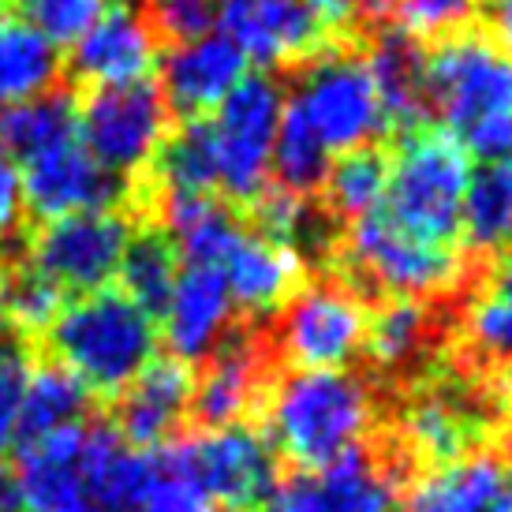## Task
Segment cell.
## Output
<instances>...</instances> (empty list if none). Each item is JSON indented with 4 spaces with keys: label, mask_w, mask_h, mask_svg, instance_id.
<instances>
[{
    "label": "cell",
    "mask_w": 512,
    "mask_h": 512,
    "mask_svg": "<svg viewBox=\"0 0 512 512\" xmlns=\"http://www.w3.org/2000/svg\"><path fill=\"white\" fill-rule=\"evenodd\" d=\"M258 412L273 453L299 471H322L363 449L378 427V393L352 370H288L270 382Z\"/></svg>",
    "instance_id": "1"
},
{
    "label": "cell",
    "mask_w": 512,
    "mask_h": 512,
    "mask_svg": "<svg viewBox=\"0 0 512 512\" xmlns=\"http://www.w3.org/2000/svg\"><path fill=\"white\" fill-rule=\"evenodd\" d=\"M42 337L53 363L75 374L90 397L116 400L157 356V318L120 288L68 299Z\"/></svg>",
    "instance_id": "2"
},
{
    "label": "cell",
    "mask_w": 512,
    "mask_h": 512,
    "mask_svg": "<svg viewBox=\"0 0 512 512\" xmlns=\"http://www.w3.org/2000/svg\"><path fill=\"white\" fill-rule=\"evenodd\" d=\"M468 180L471 157L460 139L453 131L427 124L400 135L389 150V184L378 210L419 240L456 247Z\"/></svg>",
    "instance_id": "3"
},
{
    "label": "cell",
    "mask_w": 512,
    "mask_h": 512,
    "mask_svg": "<svg viewBox=\"0 0 512 512\" xmlns=\"http://www.w3.org/2000/svg\"><path fill=\"white\" fill-rule=\"evenodd\" d=\"M337 281L363 292L382 296H412V299H445L468 281V258L460 247L427 243L393 225L382 210L359 217L344 228L333 247Z\"/></svg>",
    "instance_id": "4"
},
{
    "label": "cell",
    "mask_w": 512,
    "mask_h": 512,
    "mask_svg": "<svg viewBox=\"0 0 512 512\" xmlns=\"http://www.w3.org/2000/svg\"><path fill=\"white\" fill-rule=\"evenodd\" d=\"M359 42H333L314 53L296 68V90L285 98L329 157L374 146V139L389 135Z\"/></svg>",
    "instance_id": "5"
},
{
    "label": "cell",
    "mask_w": 512,
    "mask_h": 512,
    "mask_svg": "<svg viewBox=\"0 0 512 512\" xmlns=\"http://www.w3.org/2000/svg\"><path fill=\"white\" fill-rule=\"evenodd\" d=\"M172 131V113L154 79L94 86L75 98V135L101 169L120 180H143Z\"/></svg>",
    "instance_id": "6"
},
{
    "label": "cell",
    "mask_w": 512,
    "mask_h": 512,
    "mask_svg": "<svg viewBox=\"0 0 512 512\" xmlns=\"http://www.w3.org/2000/svg\"><path fill=\"white\" fill-rule=\"evenodd\" d=\"M501 423L494 393L479 382H468L453 370H441L419 382L397 419V456L449 464L483 449L486 434Z\"/></svg>",
    "instance_id": "7"
},
{
    "label": "cell",
    "mask_w": 512,
    "mask_h": 512,
    "mask_svg": "<svg viewBox=\"0 0 512 512\" xmlns=\"http://www.w3.org/2000/svg\"><path fill=\"white\" fill-rule=\"evenodd\" d=\"M281 116H285V90L266 72H247L240 86L210 113L217 191L236 210H243L270 184V157L281 131Z\"/></svg>",
    "instance_id": "8"
},
{
    "label": "cell",
    "mask_w": 512,
    "mask_h": 512,
    "mask_svg": "<svg viewBox=\"0 0 512 512\" xmlns=\"http://www.w3.org/2000/svg\"><path fill=\"white\" fill-rule=\"evenodd\" d=\"M161 460L191 479L221 512H251L281 483L277 453L266 434L247 423L169 441L161 445Z\"/></svg>",
    "instance_id": "9"
},
{
    "label": "cell",
    "mask_w": 512,
    "mask_h": 512,
    "mask_svg": "<svg viewBox=\"0 0 512 512\" xmlns=\"http://www.w3.org/2000/svg\"><path fill=\"white\" fill-rule=\"evenodd\" d=\"M427 105L438 128L468 131L486 116L512 113V57L479 23L427 49Z\"/></svg>",
    "instance_id": "10"
},
{
    "label": "cell",
    "mask_w": 512,
    "mask_h": 512,
    "mask_svg": "<svg viewBox=\"0 0 512 512\" xmlns=\"http://www.w3.org/2000/svg\"><path fill=\"white\" fill-rule=\"evenodd\" d=\"M131 210H94L42 221L27 243V262L68 296H90L116 281L135 228Z\"/></svg>",
    "instance_id": "11"
},
{
    "label": "cell",
    "mask_w": 512,
    "mask_h": 512,
    "mask_svg": "<svg viewBox=\"0 0 512 512\" xmlns=\"http://www.w3.org/2000/svg\"><path fill=\"white\" fill-rule=\"evenodd\" d=\"M370 307L356 288L329 277L303 285L277 322V352L292 370H348L367 344Z\"/></svg>",
    "instance_id": "12"
},
{
    "label": "cell",
    "mask_w": 512,
    "mask_h": 512,
    "mask_svg": "<svg viewBox=\"0 0 512 512\" xmlns=\"http://www.w3.org/2000/svg\"><path fill=\"white\" fill-rule=\"evenodd\" d=\"M19 187H23V210L34 221H57V217L94 214V210L135 214V184L101 169L79 139L57 143L19 161Z\"/></svg>",
    "instance_id": "13"
},
{
    "label": "cell",
    "mask_w": 512,
    "mask_h": 512,
    "mask_svg": "<svg viewBox=\"0 0 512 512\" xmlns=\"http://www.w3.org/2000/svg\"><path fill=\"white\" fill-rule=\"evenodd\" d=\"M397 456L348 453L322 471H299L277 483L251 512H397Z\"/></svg>",
    "instance_id": "14"
},
{
    "label": "cell",
    "mask_w": 512,
    "mask_h": 512,
    "mask_svg": "<svg viewBox=\"0 0 512 512\" xmlns=\"http://www.w3.org/2000/svg\"><path fill=\"white\" fill-rule=\"evenodd\" d=\"M217 27L247 64H258L266 75L303 68L314 53L333 45L307 0H217Z\"/></svg>",
    "instance_id": "15"
},
{
    "label": "cell",
    "mask_w": 512,
    "mask_h": 512,
    "mask_svg": "<svg viewBox=\"0 0 512 512\" xmlns=\"http://www.w3.org/2000/svg\"><path fill=\"white\" fill-rule=\"evenodd\" d=\"M266 389H270V344L262 341L255 326L232 329L221 348L206 359V370L195 378L191 419L202 430L236 427L262 408Z\"/></svg>",
    "instance_id": "16"
},
{
    "label": "cell",
    "mask_w": 512,
    "mask_h": 512,
    "mask_svg": "<svg viewBox=\"0 0 512 512\" xmlns=\"http://www.w3.org/2000/svg\"><path fill=\"white\" fill-rule=\"evenodd\" d=\"M161 42L146 23L143 8L135 4H109L94 27L72 45L64 72L86 90L94 86H128L143 83L157 72Z\"/></svg>",
    "instance_id": "17"
},
{
    "label": "cell",
    "mask_w": 512,
    "mask_h": 512,
    "mask_svg": "<svg viewBox=\"0 0 512 512\" xmlns=\"http://www.w3.org/2000/svg\"><path fill=\"white\" fill-rule=\"evenodd\" d=\"M157 86L165 94L172 120H199L210 116L221 101L240 86L251 64L221 30H210L195 42L172 45L157 60Z\"/></svg>",
    "instance_id": "18"
},
{
    "label": "cell",
    "mask_w": 512,
    "mask_h": 512,
    "mask_svg": "<svg viewBox=\"0 0 512 512\" xmlns=\"http://www.w3.org/2000/svg\"><path fill=\"white\" fill-rule=\"evenodd\" d=\"M191 393H195L191 363L176 356H154L116 397V434L146 453L169 445L176 427L191 415Z\"/></svg>",
    "instance_id": "19"
},
{
    "label": "cell",
    "mask_w": 512,
    "mask_h": 512,
    "mask_svg": "<svg viewBox=\"0 0 512 512\" xmlns=\"http://www.w3.org/2000/svg\"><path fill=\"white\" fill-rule=\"evenodd\" d=\"M367 72L378 90L385 131L408 135L430 124L427 105V45L408 38L400 27L382 23L370 30L367 45L359 42Z\"/></svg>",
    "instance_id": "20"
},
{
    "label": "cell",
    "mask_w": 512,
    "mask_h": 512,
    "mask_svg": "<svg viewBox=\"0 0 512 512\" xmlns=\"http://www.w3.org/2000/svg\"><path fill=\"white\" fill-rule=\"evenodd\" d=\"M232 296L225 277L214 266H187L176 277L169 303L161 311V333L169 341V356L184 363H202L221 348L232 333Z\"/></svg>",
    "instance_id": "21"
},
{
    "label": "cell",
    "mask_w": 512,
    "mask_h": 512,
    "mask_svg": "<svg viewBox=\"0 0 512 512\" xmlns=\"http://www.w3.org/2000/svg\"><path fill=\"white\" fill-rule=\"evenodd\" d=\"M221 277L232 296V307L247 314L251 322H262L285 311L288 299L303 288L307 258L258 232H243L240 243L221 262Z\"/></svg>",
    "instance_id": "22"
},
{
    "label": "cell",
    "mask_w": 512,
    "mask_h": 512,
    "mask_svg": "<svg viewBox=\"0 0 512 512\" xmlns=\"http://www.w3.org/2000/svg\"><path fill=\"white\" fill-rule=\"evenodd\" d=\"M509 501V468L494 453L479 449L415 475L400 512H501Z\"/></svg>",
    "instance_id": "23"
},
{
    "label": "cell",
    "mask_w": 512,
    "mask_h": 512,
    "mask_svg": "<svg viewBox=\"0 0 512 512\" xmlns=\"http://www.w3.org/2000/svg\"><path fill=\"white\" fill-rule=\"evenodd\" d=\"M83 427L57 430L49 438L19 445L15 475H19V490H23V512H105L90 498L83 475H79Z\"/></svg>",
    "instance_id": "24"
},
{
    "label": "cell",
    "mask_w": 512,
    "mask_h": 512,
    "mask_svg": "<svg viewBox=\"0 0 512 512\" xmlns=\"http://www.w3.org/2000/svg\"><path fill=\"white\" fill-rule=\"evenodd\" d=\"M157 449H135L116 434L109 423H90L83 427L79 445V475H83L90 498L105 512H131L150 483L157 479Z\"/></svg>",
    "instance_id": "25"
},
{
    "label": "cell",
    "mask_w": 512,
    "mask_h": 512,
    "mask_svg": "<svg viewBox=\"0 0 512 512\" xmlns=\"http://www.w3.org/2000/svg\"><path fill=\"white\" fill-rule=\"evenodd\" d=\"M441 329H445V322H441L438 307L430 299L385 296L370 311L363 352L378 370L400 374V370L415 367V363H423L430 356Z\"/></svg>",
    "instance_id": "26"
},
{
    "label": "cell",
    "mask_w": 512,
    "mask_h": 512,
    "mask_svg": "<svg viewBox=\"0 0 512 512\" xmlns=\"http://www.w3.org/2000/svg\"><path fill=\"white\" fill-rule=\"evenodd\" d=\"M64 79V57L45 34L19 15L0 12V109L23 105L57 90Z\"/></svg>",
    "instance_id": "27"
},
{
    "label": "cell",
    "mask_w": 512,
    "mask_h": 512,
    "mask_svg": "<svg viewBox=\"0 0 512 512\" xmlns=\"http://www.w3.org/2000/svg\"><path fill=\"white\" fill-rule=\"evenodd\" d=\"M90 412L86 385L68 374L60 363H38L27 370L23 385V408H19V445L38 438H49L57 430L83 427Z\"/></svg>",
    "instance_id": "28"
},
{
    "label": "cell",
    "mask_w": 512,
    "mask_h": 512,
    "mask_svg": "<svg viewBox=\"0 0 512 512\" xmlns=\"http://www.w3.org/2000/svg\"><path fill=\"white\" fill-rule=\"evenodd\" d=\"M154 191H195V195H214L217 191V154L210 116L199 120H180L172 124L169 139L161 143L154 165L143 176Z\"/></svg>",
    "instance_id": "29"
},
{
    "label": "cell",
    "mask_w": 512,
    "mask_h": 512,
    "mask_svg": "<svg viewBox=\"0 0 512 512\" xmlns=\"http://www.w3.org/2000/svg\"><path fill=\"white\" fill-rule=\"evenodd\" d=\"M460 240L475 255H501L512 240V161L471 172L460 210Z\"/></svg>",
    "instance_id": "30"
},
{
    "label": "cell",
    "mask_w": 512,
    "mask_h": 512,
    "mask_svg": "<svg viewBox=\"0 0 512 512\" xmlns=\"http://www.w3.org/2000/svg\"><path fill=\"white\" fill-rule=\"evenodd\" d=\"M385 184H389V150H382L378 143L359 146V150L337 154V161H329L326 184L318 191V199L333 221L352 225L382 206Z\"/></svg>",
    "instance_id": "31"
},
{
    "label": "cell",
    "mask_w": 512,
    "mask_h": 512,
    "mask_svg": "<svg viewBox=\"0 0 512 512\" xmlns=\"http://www.w3.org/2000/svg\"><path fill=\"white\" fill-rule=\"evenodd\" d=\"M176 277H180V255H176L172 240L154 221H143L135 228L128 251H124V262L116 270L120 292L131 303H139L150 318H161L172 288H176Z\"/></svg>",
    "instance_id": "32"
},
{
    "label": "cell",
    "mask_w": 512,
    "mask_h": 512,
    "mask_svg": "<svg viewBox=\"0 0 512 512\" xmlns=\"http://www.w3.org/2000/svg\"><path fill=\"white\" fill-rule=\"evenodd\" d=\"M68 139L79 135H75V94L64 86L23 105L0 109V146L12 154L15 165Z\"/></svg>",
    "instance_id": "33"
},
{
    "label": "cell",
    "mask_w": 512,
    "mask_h": 512,
    "mask_svg": "<svg viewBox=\"0 0 512 512\" xmlns=\"http://www.w3.org/2000/svg\"><path fill=\"white\" fill-rule=\"evenodd\" d=\"M329 172L326 146L314 139V131L303 124V116L285 101V116H281V131L273 143L270 157V176L277 187H285L299 199H314Z\"/></svg>",
    "instance_id": "34"
},
{
    "label": "cell",
    "mask_w": 512,
    "mask_h": 512,
    "mask_svg": "<svg viewBox=\"0 0 512 512\" xmlns=\"http://www.w3.org/2000/svg\"><path fill=\"white\" fill-rule=\"evenodd\" d=\"M464 337L479 359H490L512 374V292L486 288L464 311Z\"/></svg>",
    "instance_id": "35"
},
{
    "label": "cell",
    "mask_w": 512,
    "mask_h": 512,
    "mask_svg": "<svg viewBox=\"0 0 512 512\" xmlns=\"http://www.w3.org/2000/svg\"><path fill=\"white\" fill-rule=\"evenodd\" d=\"M483 0H397L393 4V27H400L419 45H434L453 38L460 30L479 23Z\"/></svg>",
    "instance_id": "36"
},
{
    "label": "cell",
    "mask_w": 512,
    "mask_h": 512,
    "mask_svg": "<svg viewBox=\"0 0 512 512\" xmlns=\"http://www.w3.org/2000/svg\"><path fill=\"white\" fill-rule=\"evenodd\" d=\"M15 8H19V19H27L38 34L64 49L98 23L109 0H15Z\"/></svg>",
    "instance_id": "37"
},
{
    "label": "cell",
    "mask_w": 512,
    "mask_h": 512,
    "mask_svg": "<svg viewBox=\"0 0 512 512\" xmlns=\"http://www.w3.org/2000/svg\"><path fill=\"white\" fill-rule=\"evenodd\" d=\"M143 15L157 42L184 45L217 27V0H146Z\"/></svg>",
    "instance_id": "38"
},
{
    "label": "cell",
    "mask_w": 512,
    "mask_h": 512,
    "mask_svg": "<svg viewBox=\"0 0 512 512\" xmlns=\"http://www.w3.org/2000/svg\"><path fill=\"white\" fill-rule=\"evenodd\" d=\"M157 464H161V468H157V479L150 483L143 501L131 512H221L191 479H184L180 471H172L169 464L161 460V449H157Z\"/></svg>",
    "instance_id": "39"
},
{
    "label": "cell",
    "mask_w": 512,
    "mask_h": 512,
    "mask_svg": "<svg viewBox=\"0 0 512 512\" xmlns=\"http://www.w3.org/2000/svg\"><path fill=\"white\" fill-rule=\"evenodd\" d=\"M456 139L468 150V157H479L483 165H490V161H512V113L486 116L479 124H471L468 131H460Z\"/></svg>",
    "instance_id": "40"
},
{
    "label": "cell",
    "mask_w": 512,
    "mask_h": 512,
    "mask_svg": "<svg viewBox=\"0 0 512 512\" xmlns=\"http://www.w3.org/2000/svg\"><path fill=\"white\" fill-rule=\"evenodd\" d=\"M23 356L0 363V456L19 445V408H23V385H27Z\"/></svg>",
    "instance_id": "41"
},
{
    "label": "cell",
    "mask_w": 512,
    "mask_h": 512,
    "mask_svg": "<svg viewBox=\"0 0 512 512\" xmlns=\"http://www.w3.org/2000/svg\"><path fill=\"white\" fill-rule=\"evenodd\" d=\"M23 221H27V210H23L19 165H15L12 154L0 146V251L19 236Z\"/></svg>",
    "instance_id": "42"
},
{
    "label": "cell",
    "mask_w": 512,
    "mask_h": 512,
    "mask_svg": "<svg viewBox=\"0 0 512 512\" xmlns=\"http://www.w3.org/2000/svg\"><path fill=\"white\" fill-rule=\"evenodd\" d=\"M318 27L326 30L329 42H359V4L356 0H307Z\"/></svg>",
    "instance_id": "43"
},
{
    "label": "cell",
    "mask_w": 512,
    "mask_h": 512,
    "mask_svg": "<svg viewBox=\"0 0 512 512\" xmlns=\"http://www.w3.org/2000/svg\"><path fill=\"white\" fill-rule=\"evenodd\" d=\"M0 512H23V490H19V475L15 464L0 456Z\"/></svg>",
    "instance_id": "44"
},
{
    "label": "cell",
    "mask_w": 512,
    "mask_h": 512,
    "mask_svg": "<svg viewBox=\"0 0 512 512\" xmlns=\"http://www.w3.org/2000/svg\"><path fill=\"white\" fill-rule=\"evenodd\" d=\"M15 356H23V337H19V329L12 326V318L0 303V363H8Z\"/></svg>",
    "instance_id": "45"
},
{
    "label": "cell",
    "mask_w": 512,
    "mask_h": 512,
    "mask_svg": "<svg viewBox=\"0 0 512 512\" xmlns=\"http://www.w3.org/2000/svg\"><path fill=\"white\" fill-rule=\"evenodd\" d=\"M494 288L512 292V240L505 243V251L498 255V270H494Z\"/></svg>",
    "instance_id": "46"
},
{
    "label": "cell",
    "mask_w": 512,
    "mask_h": 512,
    "mask_svg": "<svg viewBox=\"0 0 512 512\" xmlns=\"http://www.w3.org/2000/svg\"><path fill=\"white\" fill-rule=\"evenodd\" d=\"M501 512H512V501H509V505H505V509H501Z\"/></svg>",
    "instance_id": "47"
},
{
    "label": "cell",
    "mask_w": 512,
    "mask_h": 512,
    "mask_svg": "<svg viewBox=\"0 0 512 512\" xmlns=\"http://www.w3.org/2000/svg\"><path fill=\"white\" fill-rule=\"evenodd\" d=\"M509 486H512V471H509Z\"/></svg>",
    "instance_id": "48"
}]
</instances>
